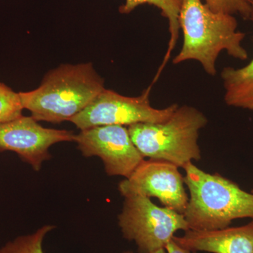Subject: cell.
Masks as SVG:
<instances>
[{
	"label": "cell",
	"mask_w": 253,
	"mask_h": 253,
	"mask_svg": "<svg viewBox=\"0 0 253 253\" xmlns=\"http://www.w3.org/2000/svg\"><path fill=\"white\" fill-rule=\"evenodd\" d=\"M104 89L92 63H84L61 65L46 73L39 87L19 94L37 121L59 123L70 121Z\"/></svg>",
	"instance_id": "7a4b0ae2"
},
{
	"label": "cell",
	"mask_w": 253,
	"mask_h": 253,
	"mask_svg": "<svg viewBox=\"0 0 253 253\" xmlns=\"http://www.w3.org/2000/svg\"><path fill=\"white\" fill-rule=\"evenodd\" d=\"M176 244L190 251L210 253H253V219L245 225L216 230H187L174 236Z\"/></svg>",
	"instance_id": "30bf717a"
},
{
	"label": "cell",
	"mask_w": 253,
	"mask_h": 253,
	"mask_svg": "<svg viewBox=\"0 0 253 253\" xmlns=\"http://www.w3.org/2000/svg\"><path fill=\"white\" fill-rule=\"evenodd\" d=\"M154 253H168L167 251H166V250L165 249L158 250V251H156V252H155Z\"/></svg>",
	"instance_id": "ac0fdd59"
},
{
	"label": "cell",
	"mask_w": 253,
	"mask_h": 253,
	"mask_svg": "<svg viewBox=\"0 0 253 253\" xmlns=\"http://www.w3.org/2000/svg\"><path fill=\"white\" fill-rule=\"evenodd\" d=\"M38 122L32 116H22L0 124V151H14L36 171L51 158L52 145L76 139L73 131L44 127Z\"/></svg>",
	"instance_id": "9c48e42d"
},
{
	"label": "cell",
	"mask_w": 253,
	"mask_h": 253,
	"mask_svg": "<svg viewBox=\"0 0 253 253\" xmlns=\"http://www.w3.org/2000/svg\"><path fill=\"white\" fill-rule=\"evenodd\" d=\"M124 199L118 225L123 237L135 243L138 253H154L165 249L178 231L189 230L183 214L160 207L144 196Z\"/></svg>",
	"instance_id": "5b68a950"
},
{
	"label": "cell",
	"mask_w": 253,
	"mask_h": 253,
	"mask_svg": "<svg viewBox=\"0 0 253 253\" xmlns=\"http://www.w3.org/2000/svg\"><path fill=\"white\" fill-rule=\"evenodd\" d=\"M251 192H252V193H253V190H252V191H251Z\"/></svg>",
	"instance_id": "ffe728a7"
},
{
	"label": "cell",
	"mask_w": 253,
	"mask_h": 253,
	"mask_svg": "<svg viewBox=\"0 0 253 253\" xmlns=\"http://www.w3.org/2000/svg\"><path fill=\"white\" fill-rule=\"evenodd\" d=\"M165 249L166 250L168 253H197L195 251H190L189 249L181 247L173 239L168 243Z\"/></svg>",
	"instance_id": "2e32d148"
},
{
	"label": "cell",
	"mask_w": 253,
	"mask_h": 253,
	"mask_svg": "<svg viewBox=\"0 0 253 253\" xmlns=\"http://www.w3.org/2000/svg\"><path fill=\"white\" fill-rule=\"evenodd\" d=\"M182 2L183 0H126L124 4L120 7L119 11L123 14H129L143 4L154 5L161 10L162 16L168 19L170 33L168 52L164 60L166 63L169 59L171 51L175 47L179 38L180 30L179 18Z\"/></svg>",
	"instance_id": "7c38bea8"
},
{
	"label": "cell",
	"mask_w": 253,
	"mask_h": 253,
	"mask_svg": "<svg viewBox=\"0 0 253 253\" xmlns=\"http://www.w3.org/2000/svg\"><path fill=\"white\" fill-rule=\"evenodd\" d=\"M214 12L239 15L245 20H249L251 6L248 0H202Z\"/></svg>",
	"instance_id": "9a60e30c"
},
{
	"label": "cell",
	"mask_w": 253,
	"mask_h": 253,
	"mask_svg": "<svg viewBox=\"0 0 253 253\" xmlns=\"http://www.w3.org/2000/svg\"><path fill=\"white\" fill-rule=\"evenodd\" d=\"M23 109L19 93L0 82V124L21 117Z\"/></svg>",
	"instance_id": "5bb4252c"
},
{
	"label": "cell",
	"mask_w": 253,
	"mask_h": 253,
	"mask_svg": "<svg viewBox=\"0 0 253 253\" xmlns=\"http://www.w3.org/2000/svg\"><path fill=\"white\" fill-rule=\"evenodd\" d=\"M75 142L84 157L101 158L109 176L126 179L144 160L126 126H102L83 129L76 134Z\"/></svg>",
	"instance_id": "ba28073f"
},
{
	"label": "cell",
	"mask_w": 253,
	"mask_h": 253,
	"mask_svg": "<svg viewBox=\"0 0 253 253\" xmlns=\"http://www.w3.org/2000/svg\"><path fill=\"white\" fill-rule=\"evenodd\" d=\"M179 168L161 160H144L118 190L123 196H141L157 199L164 207L184 214L189 195Z\"/></svg>",
	"instance_id": "52a82bcc"
},
{
	"label": "cell",
	"mask_w": 253,
	"mask_h": 253,
	"mask_svg": "<svg viewBox=\"0 0 253 253\" xmlns=\"http://www.w3.org/2000/svg\"><path fill=\"white\" fill-rule=\"evenodd\" d=\"M179 22L184 41L180 52L173 59L174 64L195 60L208 75L214 76L221 51L235 59H248L242 46L246 34L238 31V21L233 15L214 12L202 0H183Z\"/></svg>",
	"instance_id": "6da1fadb"
},
{
	"label": "cell",
	"mask_w": 253,
	"mask_h": 253,
	"mask_svg": "<svg viewBox=\"0 0 253 253\" xmlns=\"http://www.w3.org/2000/svg\"><path fill=\"white\" fill-rule=\"evenodd\" d=\"M221 77L225 90L226 104L253 111V59L242 68H224Z\"/></svg>",
	"instance_id": "8fae6325"
},
{
	"label": "cell",
	"mask_w": 253,
	"mask_h": 253,
	"mask_svg": "<svg viewBox=\"0 0 253 253\" xmlns=\"http://www.w3.org/2000/svg\"><path fill=\"white\" fill-rule=\"evenodd\" d=\"M123 253H133L132 251H126V252H124Z\"/></svg>",
	"instance_id": "d6986e66"
},
{
	"label": "cell",
	"mask_w": 253,
	"mask_h": 253,
	"mask_svg": "<svg viewBox=\"0 0 253 253\" xmlns=\"http://www.w3.org/2000/svg\"><path fill=\"white\" fill-rule=\"evenodd\" d=\"M207 124L204 113L185 105L178 106L166 121L136 123L127 128L131 140L144 158L167 161L184 168L201 160L199 132Z\"/></svg>",
	"instance_id": "277c9868"
},
{
	"label": "cell",
	"mask_w": 253,
	"mask_h": 253,
	"mask_svg": "<svg viewBox=\"0 0 253 253\" xmlns=\"http://www.w3.org/2000/svg\"><path fill=\"white\" fill-rule=\"evenodd\" d=\"M53 225H44L29 235L19 236L0 249V253H44L42 243Z\"/></svg>",
	"instance_id": "4fadbf2b"
},
{
	"label": "cell",
	"mask_w": 253,
	"mask_h": 253,
	"mask_svg": "<svg viewBox=\"0 0 253 253\" xmlns=\"http://www.w3.org/2000/svg\"><path fill=\"white\" fill-rule=\"evenodd\" d=\"M251 6V14H250V21L253 23V0H248Z\"/></svg>",
	"instance_id": "e0dca14e"
},
{
	"label": "cell",
	"mask_w": 253,
	"mask_h": 253,
	"mask_svg": "<svg viewBox=\"0 0 253 253\" xmlns=\"http://www.w3.org/2000/svg\"><path fill=\"white\" fill-rule=\"evenodd\" d=\"M150 89L148 88L141 96L129 97L104 88L70 122L83 130L96 126H129L136 123L166 121L179 106L174 104L165 109H155L150 103Z\"/></svg>",
	"instance_id": "8992f818"
},
{
	"label": "cell",
	"mask_w": 253,
	"mask_h": 253,
	"mask_svg": "<svg viewBox=\"0 0 253 253\" xmlns=\"http://www.w3.org/2000/svg\"><path fill=\"white\" fill-rule=\"evenodd\" d=\"M189 190L184 217L189 229H224L235 219H253V194L219 174L201 170L190 163L183 168Z\"/></svg>",
	"instance_id": "3957f363"
}]
</instances>
